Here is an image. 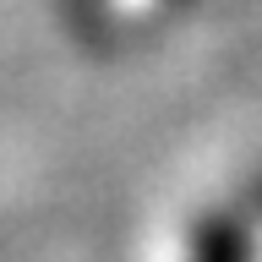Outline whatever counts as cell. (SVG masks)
Here are the masks:
<instances>
[{"mask_svg": "<svg viewBox=\"0 0 262 262\" xmlns=\"http://www.w3.org/2000/svg\"><path fill=\"white\" fill-rule=\"evenodd\" d=\"M251 251H246V229L235 224V219H213V224H202V235H196L191 246V262H246Z\"/></svg>", "mask_w": 262, "mask_h": 262, "instance_id": "1", "label": "cell"}]
</instances>
